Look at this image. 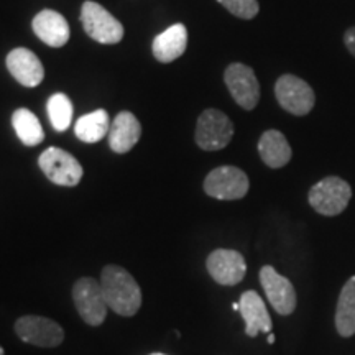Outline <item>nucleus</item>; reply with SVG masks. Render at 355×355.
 <instances>
[{
  "label": "nucleus",
  "instance_id": "obj_3",
  "mask_svg": "<svg viewBox=\"0 0 355 355\" xmlns=\"http://www.w3.org/2000/svg\"><path fill=\"white\" fill-rule=\"evenodd\" d=\"M38 165L44 176L58 186L74 188L83 178L81 163L66 150L56 148V146H50L40 155Z\"/></svg>",
  "mask_w": 355,
  "mask_h": 355
},
{
  "label": "nucleus",
  "instance_id": "obj_25",
  "mask_svg": "<svg viewBox=\"0 0 355 355\" xmlns=\"http://www.w3.org/2000/svg\"><path fill=\"white\" fill-rule=\"evenodd\" d=\"M266 343H268V344H275V336H273V334H268V339H266Z\"/></svg>",
  "mask_w": 355,
  "mask_h": 355
},
{
  "label": "nucleus",
  "instance_id": "obj_19",
  "mask_svg": "<svg viewBox=\"0 0 355 355\" xmlns=\"http://www.w3.org/2000/svg\"><path fill=\"white\" fill-rule=\"evenodd\" d=\"M336 327L343 337L355 334V275L340 291L336 311Z\"/></svg>",
  "mask_w": 355,
  "mask_h": 355
},
{
  "label": "nucleus",
  "instance_id": "obj_11",
  "mask_svg": "<svg viewBox=\"0 0 355 355\" xmlns=\"http://www.w3.org/2000/svg\"><path fill=\"white\" fill-rule=\"evenodd\" d=\"M207 272L222 286H235L242 282L247 272V263L242 254L230 248H217L207 257Z\"/></svg>",
  "mask_w": 355,
  "mask_h": 355
},
{
  "label": "nucleus",
  "instance_id": "obj_13",
  "mask_svg": "<svg viewBox=\"0 0 355 355\" xmlns=\"http://www.w3.org/2000/svg\"><path fill=\"white\" fill-rule=\"evenodd\" d=\"M7 68L12 76L25 87H37L44 78L42 61L26 48H15L8 53Z\"/></svg>",
  "mask_w": 355,
  "mask_h": 355
},
{
  "label": "nucleus",
  "instance_id": "obj_23",
  "mask_svg": "<svg viewBox=\"0 0 355 355\" xmlns=\"http://www.w3.org/2000/svg\"><path fill=\"white\" fill-rule=\"evenodd\" d=\"M217 2L227 8L232 15L243 20L254 19L260 10V6L257 0H217Z\"/></svg>",
  "mask_w": 355,
  "mask_h": 355
},
{
  "label": "nucleus",
  "instance_id": "obj_28",
  "mask_svg": "<svg viewBox=\"0 0 355 355\" xmlns=\"http://www.w3.org/2000/svg\"><path fill=\"white\" fill-rule=\"evenodd\" d=\"M150 355H165V354H150Z\"/></svg>",
  "mask_w": 355,
  "mask_h": 355
},
{
  "label": "nucleus",
  "instance_id": "obj_7",
  "mask_svg": "<svg viewBox=\"0 0 355 355\" xmlns=\"http://www.w3.org/2000/svg\"><path fill=\"white\" fill-rule=\"evenodd\" d=\"M248 176L237 166H219L204 180V191L211 198L220 201L242 199L248 193Z\"/></svg>",
  "mask_w": 355,
  "mask_h": 355
},
{
  "label": "nucleus",
  "instance_id": "obj_22",
  "mask_svg": "<svg viewBox=\"0 0 355 355\" xmlns=\"http://www.w3.org/2000/svg\"><path fill=\"white\" fill-rule=\"evenodd\" d=\"M48 117L53 128L56 132L68 130L71 122H73V104H71L69 97L66 94H53L48 99Z\"/></svg>",
  "mask_w": 355,
  "mask_h": 355
},
{
  "label": "nucleus",
  "instance_id": "obj_4",
  "mask_svg": "<svg viewBox=\"0 0 355 355\" xmlns=\"http://www.w3.org/2000/svg\"><path fill=\"white\" fill-rule=\"evenodd\" d=\"M81 24L84 32L102 44H115L123 38V26L121 21L97 2L87 0L83 3Z\"/></svg>",
  "mask_w": 355,
  "mask_h": 355
},
{
  "label": "nucleus",
  "instance_id": "obj_8",
  "mask_svg": "<svg viewBox=\"0 0 355 355\" xmlns=\"http://www.w3.org/2000/svg\"><path fill=\"white\" fill-rule=\"evenodd\" d=\"M15 334L21 343L37 347H58L64 340V331L53 319L43 316H21L15 322Z\"/></svg>",
  "mask_w": 355,
  "mask_h": 355
},
{
  "label": "nucleus",
  "instance_id": "obj_1",
  "mask_svg": "<svg viewBox=\"0 0 355 355\" xmlns=\"http://www.w3.org/2000/svg\"><path fill=\"white\" fill-rule=\"evenodd\" d=\"M101 288L107 308L119 316L132 318L141 306V290L125 268L107 265L101 273Z\"/></svg>",
  "mask_w": 355,
  "mask_h": 355
},
{
  "label": "nucleus",
  "instance_id": "obj_24",
  "mask_svg": "<svg viewBox=\"0 0 355 355\" xmlns=\"http://www.w3.org/2000/svg\"><path fill=\"white\" fill-rule=\"evenodd\" d=\"M344 43L347 46V50L350 51V55L355 56V26L349 28L347 32L344 35Z\"/></svg>",
  "mask_w": 355,
  "mask_h": 355
},
{
  "label": "nucleus",
  "instance_id": "obj_9",
  "mask_svg": "<svg viewBox=\"0 0 355 355\" xmlns=\"http://www.w3.org/2000/svg\"><path fill=\"white\" fill-rule=\"evenodd\" d=\"M275 96L283 109L293 115H306L316 102L314 91L301 78L285 74L275 84Z\"/></svg>",
  "mask_w": 355,
  "mask_h": 355
},
{
  "label": "nucleus",
  "instance_id": "obj_14",
  "mask_svg": "<svg viewBox=\"0 0 355 355\" xmlns=\"http://www.w3.org/2000/svg\"><path fill=\"white\" fill-rule=\"evenodd\" d=\"M239 303H241V314L245 321V334L248 337L259 336V332L270 334L273 322L259 293L245 291Z\"/></svg>",
  "mask_w": 355,
  "mask_h": 355
},
{
  "label": "nucleus",
  "instance_id": "obj_18",
  "mask_svg": "<svg viewBox=\"0 0 355 355\" xmlns=\"http://www.w3.org/2000/svg\"><path fill=\"white\" fill-rule=\"evenodd\" d=\"M259 153L266 166L282 168L290 163L291 146L286 137L278 130H266L260 137Z\"/></svg>",
  "mask_w": 355,
  "mask_h": 355
},
{
  "label": "nucleus",
  "instance_id": "obj_21",
  "mask_svg": "<svg viewBox=\"0 0 355 355\" xmlns=\"http://www.w3.org/2000/svg\"><path fill=\"white\" fill-rule=\"evenodd\" d=\"M12 125L21 144L26 146H37L44 140V132L40 121L32 110L17 109L12 115Z\"/></svg>",
  "mask_w": 355,
  "mask_h": 355
},
{
  "label": "nucleus",
  "instance_id": "obj_12",
  "mask_svg": "<svg viewBox=\"0 0 355 355\" xmlns=\"http://www.w3.org/2000/svg\"><path fill=\"white\" fill-rule=\"evenodd\" d=\"M260 283L273 309L282 316H290L296 308V291L290 279L282 277L273 266L265 265L260 270Z\"/></svg>",
  "mask_w": 355,
  "mask_h": 355
},
{
  "label": "nucleus",
  "instance_id": "obj_10",
  "mask_svg": "<svg viewBox=\"0 0 355 355\" xmlns=\"http://www.w3.org/2000/svg\"><path fill=\"white\" fill-rule=\"evenodd\" d=\"M224 81L227 84L230 96L242 109L252 110L257 107L260 99V84L254 69L247 64L232 63L225 69Z\"/></svg>",
  "mask_w": 355,
  "mask_h": 355
},
{
  "label": "nucleus",
  "instance_id": "obj_20",
  "mask_svg": "<svg viewBox=\"0 0 355 355\" xmlns=\"http://www.w3.org/2000/svg\"><path fill=\"white\" fill-rule=\"evenodd\" d=\"M109 130V114L104 109H97L94 112L83 115L74 125V133L84 144H97L107 135Z\"/></svg>",
  "mask_w": 355,
  "mask_h": 355
},
{
  "label": "nucleus",
  "instance_id": "obj_26",
  "mask_svg": "<svg viewBox=\"0 0 355 355\" xmlns=\"http://www.w3.org/2000/svg\"><path fill=\"white\" fill-rule=\"evenodd\" d=\"M232 308H234V311H241V303H234Z\"/></svg>",
  "mask_w": 355,
  "mask_h": 355
},
{
  "label": "nucleus",
  "instance_id": "obj_16",
  "mask_svg": "<svg viewBox=\"0 0 355 355\" xmlns=\"http://www.w3.org/2000/svg\"><path fill=\"white\" fill-rule=\"evenodd\" d=\"M141 135V125L137 121V117L132 112H123L117 114V117L114 119V123L110 125L109 130V146L110 150L115 153L122 155L130 152L133 146L137 145V141L140 140Z\"/></svg>",
  "mask_w": 355,
  "mask_h": 355
},
{
  "label": "nucleus",
  "instance_id": "obj_17",
  "mask_svg": "<svg viewBox=\"0 0 355 355\" xmlns=\"http://www.w3.org/2000/svg\"><path fill=\"white\" fill-rule=\"evenodd\" d=\"M186 46H188V30L183 24H176L153 40L152 50L159 63H171L183 56Z\"/></svg>",
  "mask_w": 355,
  "mask_h": 355
},
{
  "label": "nucleus",
  "instance_id": "obj_27",
  "mask_svg": "<svg viewBox=\"0 0 355 355\" xmlns=\"http://www.w3.org/2000/svg\"><path fill=\"white\" fill-rule=\"evenodd\" d=\"M0 355H6V352H3L2 347H0Z\"/></svg>",
  "mask_w": 355,
  "mask_h": 355
},
{
  "label": "nucleus",
  "instance_id": "obj_5",
  "mask_svg": "<svg viewBox=\"0 0 355 355\" xmlns=\"http://www.w3.org/2000/svg\"><path fill=\"white\" fill-rule=\"evenodd\" d=\"M73 300L79 316L89 326L97 327L105 321L109 308L97 279L91 277L79 278L73 286Z\"/></svg>",
  "mask_w": 355,
  "mask_h": 355
},
{
  "label": "nucleus",
  "instance_id": "obj_6",
  "mask_svg": "<svg viewBox=\"0 0 355 355\" xmlns=\"http://www.w3.org/2000/svg\"><path fill=\"white\" fill-rule=\"evenodd\" d=\"M234 137V123L224 112L207 109L199 115L196 125V144L206 152L225 148Z\"/></svg>",
  "mask_w": 355,
  "mask_h": 355
},
{
  "label": "nucleus",
  "instance_id": "obj_2",
  "mask_svg": "<svg viewBox=\"0 0 355 355\" xmlns=\"http://www.w3.org/2000/svg\"><path fill=\"white\" fill-rule=\"evenodd\" d=\"M352 198V189L347 181L337 176L324 178L309 191V204L322 216L340 214Z\"/></svg>",
  "mask_w": 355,
  "mask_h": 355
},
{
  "label": "nucleus",
  "instance_id": "obj_15",
  "mask_svg": "<svg viewBox=\"0 0 355 355\" xmlns=\"http://www.w3.org/2000/svg\"><path fill=\"white\" fill-rule=\"evenodd\" d=\"M33 32L51 48H61L69 40V25L61 13L43 10L33 19Z\"/></svg>",
  "mask_w": 355,
  "mask_h": 355
}]
</instances>
